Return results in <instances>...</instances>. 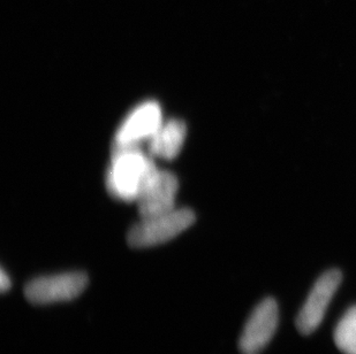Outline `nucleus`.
Returning a JSON list of instances; mask_svg holds the SVG:
<instances>
[{
    "mask_svg": "<svg viewBox=\"0 0 356 354\" xmlns=\"http://www.w3.org/2000/svg\"><path fill=\"white\" fill-rule=\"evenodd\" d=\"M155 167V162L140 147H115L106 174V187L120 201H136Z\"/></svg>",
    "mask_w": 356,
    "mask_h": 354,
    "instance_id": "1",
    "label": "nucleus"
},
{
    "mask_svg": "<svg viewBox=\"0 0 356 354\" xmlns=\"http://www.w3.org/2000/svg\"><path fill=\"white\" fill-rule=\"evenodd\" d=\"M195 222V213L189 208H175L155 217H141L128 231L127 242L131 248H152L170 242Z\"/></svg>",
    "mask_w": 356,
    "mask_h": 354,
    "instance_id": "2",
    "label": "nucleus"
},
{
    "mask_svg": "<svg viewBox=\"0 0 356 354\" xmlns=\"http://www.w3.org/2000/svg\"><path fill=\"white\" fill-rule=\"evenodd\" d=\"M88 282L87 274L82 271L40 276L26 284L24 296L35 305L71 301L86 290Z\"/></svg>",
    "mask_w": 356,
    "mask_h": 354,
    "instance_id": "3",
    "label": "nucleus"
},
{
    "mask_svg": "<svg viewBox=\"0 0 356 354\" xmlns=\"http://www.w3.org/2000/svg\"><path fill=\"white\" fill-rule=\"evenodd\" d=\"M163 113L157 101H148L135 107L115 133V147L138 146L149 142L163 124Z\"/></svg>",
    "mask_w": 356,
    "mask_h": 354,
    "instance_id": "4",
    "label": "nucleus"
},
{
    "mask_svg": "<svg viewBox=\"0 0 356 354\" xmlns=\"http://www.w3.org/2000/svg\"><path fill=\"white\" fill-rule=\"evenodd\" d=\"M278 305L266 298L252 311L242 331L238 348L242 354H259L269 344L278 327Z\"/></svg>",
    "mask_w": 356,
    "mask_h": 354,
    "instance_id": "5",
    "label": "nucleus"
},
{
    "mask_svg": "<svg viewBox=\"0 0 356 354\" xmlns=\"http://www.w3.org/2000/svg\"><path fill=\"white\" fill-rule=\"evenodd\" d=\"M341 281L343 275L338 269H330L317 280L296 318V328L301 334L310 335L322 323L330 301Z\"/></svg>",
    "mask_w": 356,
    "mask_h": 354,
    "instance_id": "6",
    "label": "nucleus"
},
{
    "mask_svg": "<svg viewBox=\"0 0 356 354\" xmlns=\"http://www.w3.org/2000/svg\"><path fill=\"white\" fill-rule=\"evenodd\" d=\"M178 189L177 176L156 166L145 180V187L136 201L141 217H155L177 208L175 199Z\"/></svg>",
    "mask_w": 356,
    "mask_h": 354,
    "instance_id": "7",
    "label": "nucleus"
},
{
    "mask_svg": "<svg viewBox=\"0 0 356 354\" xmlns=\"http://www.w3.org/2000/svg\"><path fill=\"white\" fill-rule=\"evenodd\" d=\"M186 136L187 127L184 121L177 119L166 121L148 142L149 151L154 157L172 160L181 152Z\"/></svg>",
    "mask_w": 356,
    "mask_h": 354,
    "instance_id": "8",
    "label": "nucleus"
},
{
    "mask_svg": "<svg viewBox=\"0 0 356 354\" xmlns=\"http://www.w3.org/2000/svg\"><path fill=\"white\" fill-rule=\"evenodd\" d=\"M337 348L345 354H356V306L345 313L334 330Z\"/></svg>",
    "mask_w": 356,
    "mask_h": 354,
    "instance_id": "9",
    "label": "nucleus"
},
{
    "mask_svg": "<svg viewBox=\"0 0 356 354\" xmlns=\"http://www.w3.org/2000/svg\"><path fill=\"white\" fill-rule=\"evenodd\" d=\"M10 287V280L8 276H7L6 271L1 269V274H0V289L3 292H6L8 289Z\"/></svg>",
    "mask_w": 356,
    "mask_h": 354,
    "instance_id": "10",
    "label": "nucleus"
}]
</instances>
